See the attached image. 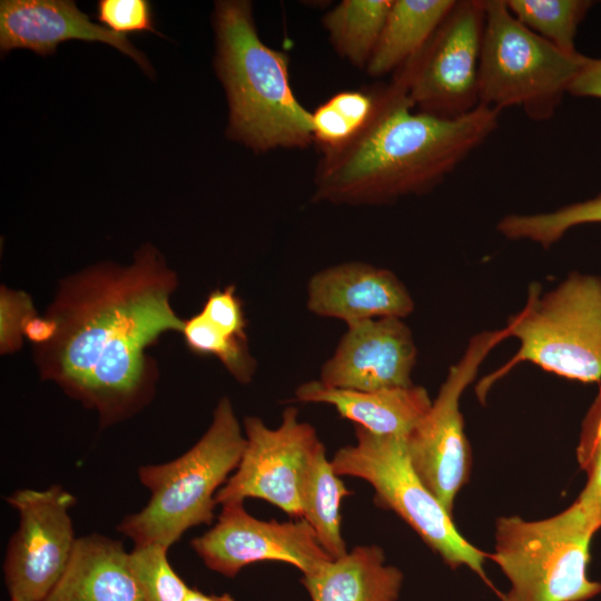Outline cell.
<instances>
[{"instance_id":"6da1fadb","label":"cell","mask_w":601,"mask_h":601,"mask_svg":"<svg viewBox=\"0 0 601 601\" xmlns=\"http://www.w3.org/2000/svg\"><path fill=\"white\" fill-rule=\"evenodd\" d=\"M176 284L150 245L129 266L99 264L61 282L46 315L53 333L37 345L41 378L96 410L101 427L138 413L157 381L147 347L185 325L170 305Z\"/></svg>"},{"instance_id":"7a4b0ae2","label":"cell","mask_w":601,"mask_h":601,"mask_svg":"<svg viewBox=\"0 0 601 601\" xmlns=\"http://www.w3.org/2000/svg\"><path fill=\"white\" fill-rule=\"evenodd\" d=\"M374 95L364 127L345 145L322 151L315 201L382 205L427 193L494 132L501 112L482 105L455 118L418 111L393 79L374 87Z\"/></svg>"},{"instance_id":"3957f363","label":"cell","mask_w":601,"mask_h":601,"mask_svg":"<svg viewBox=\"0 0 601 601\" xmlns=\"http://www.w3.org/2000/svg\"><path fill=\"white\" fill-rule=\"evenodd\" d=\"M213 24L215 69L228 102L227 137L255 152L312 145V111L292 89L289 58L260 39L252 3L216 1Z\"/></svg>"},{"instance_id":"277c9868","label":"cell","mask_w":601,"mask_h":601,"mask_svg":"<svg viewBox=\"0 0 601 601\" xmlns=\"http://www.w3.org/2000/svg\"><path fill=\"white\" fill-rule=\"evenodd\" d=\"M245 434L228 397L218 401L203 436L179 457L138 469L150 491L148 503L118 524L135 545L157 543L170 548L191 528L210 525L216 494L237 469Z\"/></svg>"},{"instance_id":"5b68a950","label":"cell","mask_w":601,"mask_h":601,"mask_svg":"<svg viewBox=\"0 0 601 601\" xmlns=\"http://www.w3.org/2000/svg\"><path fill=\"white\" fill-rule=\"evenodd\" d=\"M601 529L577 501L542 520L500 516L487 553L509 580L501 601H588L601 583L588 575L590 544Z\"/></svg>"},{"instance_id":"8992f818","label":"cell","mask_w":601,"mask_h":601,"mask_svg":"<svg viewBox=\"0 0 601 601\" xmlns=\"http://www.w3.org/2000/svg\"><path fill=\"white\" fill-rule=\"evenodd\" d=\"M505 326L519 349L484 378V388L524 362L568 380L601 383V277L571 273L545 293L532 283L524 307Z\"/></svg>"},{"instance_id":"52a82bcc","label":"cell","mask_w":601,"mask_h":601,"mask_svg":"<svg viewBox=\"0 0 601 601\" xmlns=\"http://www.w3.org/2000/svg\"><path fill=\"white\" fill-rule=\"evenodd\" d=\"M479 102L520 107L535 121L553 117L588 57L568 53L524 27L505 0H484Z\"/></svg>"},{"instance_id":"ba28073f","label":"cell","mask_w":601,"mask_h":601,"mask_svg":"<svg viewBox=\"0 0 601 601\" xmlns=\"http://www.w3.org/2000/svg\"><path fill=\"white\" fill-rule=\"evenodd\" d=\"M356 443L335 452V473L364 480L374 489L377 506L396 513L451 569L466 566L494 590L484 563L487 553L456 529L439 499L413 469L404 437L380 436L355 426Z\"/></svg>"},{"instance_id":"9c48e42d","label":"cell","mask_w":601,"mask_h":601,"mask_svg":"<svg viewBox=\"0 0 601 601\" xmlns=\"http://www.w3.org/2000/svg\"><path fill=\"white\" fill-rule=\"evenodd\" d=\"M509 337L506 326L474 335L462 357L449 370L427 413L404 437L413 469L450 514L472 464L460 398L484 358Z\"/></svg>"},{"instance_id":"30bf717a","label":"cell","mask_w":601,"mask_h":601,"mask_svg":"<svg viewBox=\"0 0 601 601\" xmlns=\"http://www.w3.org/2000/svg\"><path fill=\"white\" fill-rule=\"evenodd\" d=\"M484 26V1H456L424 49L393 75L416 110L455 118L480 105Z\"/></svg>"},{"instance_id":"8fae6325","label":"cell","mask_w":601,"mask_h":601,"mask_svg":"<svg viewBox=\"0 0 601 601\" xmlns=\"http://www.w3.org/2000/svg\"><path fill=\"white\" fill-rule=\"evenodd\" d=\"M6 501L19 513L3 561L10 601H42L63 575L76 546L70 516L76 496L53 484L19 489Z\"/></svg>"},{"instance_id":"7c38bea8","label":"cell","mask_w":601,"mask_h":601,"mask_svg":"<svg viewBox=\"0 0 601 601\" xmlns=\"http://www.w3.org/2000/svg\"><path fill=\"white\" fill-rule=\"evenodd\" d=\"M245 449L235 472L216 494L217 504L259 499L302 519L300 484L307 460L321 441L316 430L286 407L276 428L258 416L244 418Z\"/></svg>"},{"instance_id":"4fadbf2b","label":"cell","mask_w":601,"mask_h":601,"mask_svg":"<svg viewBox=\"0 0 601 601\" xmlns=\"http://www.w3.org/2000/svg\"><path fill=\"white\" fill-rule=\"evenodd\" d=\"M190 545L209 570L226 578L266 561L290 564L304 575L333 560L304 519L259 520L245 510L244 502L223 504L217 523Z\"/></svg>"},{"instance_id":"5bb4252c","label":"cell","mask_w":601,"mask_h":601,"mask_svg":"<svg viewBox=\"0 0 601 601\" xmlns=\"http://www.w3.org/2000/svg\"><path fill=\"white\" fill-rule=\"evenodd\" d=\"M416 355L412 332L402 318L355 323L323 364L318 381L333 388L366 392L412 386Z\"/></svg>"},{"instance_id":"9a60e30c","label":"cell","mask_w":601,"mask_h":601,"mask_svg":"<svg viewBox=\"0 0 601 601\" xmlns=\"http://www.w3.org/2000/svg\"><path fill=\"white\" fill-rule=\"evenodd\" d=\"M306 306L315 315L352 325L383 318H404L414 309L405 285L391 270L351 262L315 273L307 283Z\"/></svg>"},{"instance_id":"2e32d148","label":"cell","mask_w":601,"mask_h":601,"mask_svg":"<svg viewBox=\"0 0 601 601\" xmlns=\"http://www.w3.org/2000/svg\"><path fill=\"white\" fill-rule=\"evenodd\" d=\"M69 40L99 41L132 58L147 73L154 70L124 35L93 23L70 0H2L0 2V49H29L46 56Z\"/></svg>"},{"instance_id":"e0dca14e","label":"cell","mask_w":601,"mask_h":601,"mask_svg":"<svg viewBox=\"0 0 601 601\" xmlns=\"http://www.w3.org/2000/svg\"><path fill=\"white\" fill-rule=\"evenodd\" d=\"M295 397L303 403L332 405L341 417L380 436L405 437L432 405L422 386L351 391L325 386L318 380L300 384Z\"/></svg>"},{"instance_id":"ac0fdd59","label":"cell","mask_w":601,"mask_h":601,"mask_svg":"<svg viewBox=\"0 0 601 601\" xmlns=\"http://www.w3.org/2000/svg\"><path fill=\"white\" fill-rule=\"evenodd\" d=\"M42 601H146L119 540L99 533L77 539L71 560Z\"/></svg>"},{"instance_id":"d6986e66","label":"cell","mask_w":601,"mask_h":601,"mask_svg":"<svg viewBox=\"0 0 601 601\" xmlns=\"http://www.w3.org/2000/svg\"><path fill=\"white\" fill-rule=\"evenodd\" d=\"M403 582L376 544L357 545L300 578L311 601H397Z\"/></svg>"},{"instance_id":"ffe728a7","label":"cell","mask_w":601,"mask_h":601,"mask_svg":"<svg viewBox=\"0 0 601 601\" xmlns=\"http://www.w3.org/2000/svg\"><path fill=\"white\" fill-rule=\"evenodd\" d=\"M455 2L393 0L366 72L371 77L394 75L424 49Z\"/></svg>"},{"instance_id":"44dd1931","label":"cell","mask_w":601,"mask_h":601,"mask_svg":"<svg viewBox=\"0 0 601 601\" xmlns=\"http://www.w3.org/2000/svg\"><path fill=\"white\" fill-rule=\"evenodd\" d=\"M352 492L333 469L319 441L313 449L302 479V519L313 529L318 543L334 560L347 552L341 531V503Z\"/></svg>"},{"instance_id":"7402d4cb","label":"cell","mask_w":601,"mask_h":601,"mask_svg":"<svg viewBox=\"0 0 601 601\" xmlns=\"http://www.w3.org/2000/svg\"><path fill=\"white\" fill-rule=\"evenodd\" d=\"M393 0H344L327 11L323 26L334 50L365 69L377 45Z\"/></svg>"},{"instance_id":"603a6c76","label":"cell","mask_w":601,"mask_h":601,"mask_svg":"<svg viewBox=\"0 0 601 601\" xmlns=\"http://www.w3.org/2000/svg\"><path fill=\"white\" fill-rule=\"evenodd\" d=\"M505 3L524 27L568 53L578 52L575 35L593 6L589 0H505Z\"/></svg>"},{"instance_id":"cb8c5ba5","label":"cell","mask_w":601,"mask_h":601,"mask_svg":"<svg viewBox=\"0 0 601 601\" xmlns=\"http://www.w3.org/2000/svg\"><path fill=\"white\" fill-rule=\"evenodd\" d=\"M592 223H601V194L552 211L508 215L497 223L496 229L508 239H525L548 248L569 229Z\"/></svg>"},{"instance_id":"d4e9b609","label":"cell","mask_w":601,"mask_h":601,"mask_svg":"<svg viewBox=\"0 0 601 601\" xmlns=\"http://www.w3.org/2000/svg\"><path fill=\"white\" fill-rule=\"evenodd\" d=\"M374 106V88L334 93L312 111L314 142L321 151L345 145L367 122Z\"/></svg>"},{"instance_id":"484cf974","label":"cell","mask_w":601,"mask_h":601,"mask_svg":"<svg viewBox=\"0 0 601 601\" xmlns=\"http://www.w3.org/2000/svg\"><path fill=\"white\" fill-rule=\"evenodd\" d=\"M181 333L191 352L217 357L242 384L253 380L256 362L249 354L247 342L224 333L201 312L185 321Z\"/></svg>"},{"instance_id":"4316f807","label":"cell","mask_w":601,"mask_h":601,"mask_svg":"<svg viewBox=\"0 0 601 601\" xmlns=\"http://www.w3.org/2000/svg\"><path fill=\"white\" fill-rule=\"evenodd\" d=\"M169 548L147 543L128 552V565L146 601H185L190 587L170 565Z\"/></svg>"},{"instance_id":"83f0119b","label":"cell","mask_w":601,"mask_h":601,"mask_svg":"<svg viewBox=\"0 0 601 601\" xmlns=\"http://www.w3.org/2000/svg\"><path fill=\"white\" fill-rule=\"evenodd\" d=\"M577 459L587 482L575 501L601 525V383L582 423Z\"/></svg>"},{"instance_id":"f1b7e54d","label":"cell","mask_w":601,"mask_h":601,"mask_svg":"<svg viewBox=\"0 0 601 601\" xmlns=\"http://www.w3.org/2000/svg\"><path fill=\"white\" fill-rule=\"evenodd\" d=\"M97 19L118 35L158 33L154 27L151 4L146 0H100Z\"/></svg>"},{"instance_id":"f546056e","label":"cell","mask_w":601,"mask_h":601,"mask_svg":"<svg viewBox=\"0 0 601 601\" xmlns=\"http://www.w3.org/2000/svg\"><path fill=\"white\" fill-rule=\"evenodd\" d=\"M0 308L1 354L13 353L22 344L26 325L36 316L32 300L24 292L2 286Z\"/></svg>"},{"instance_id":"4dcf8cb0","label":"cell","mask_w":601,"mask_h":601,"mask_svg":"<svg viewBox=\"0 0 601 601\" xmlns=\"http://www.w3.org/2000/svg\"><path fill=\"white\" fill-rule=\"evenodd\" d=\"M201 313L224 333L247 342V322L242 302L235 294V286L213 290L208 295Z\"/></svg>"},{"instance_id":"1f68e13d","label":"cell","mask_w":601,"mask_h":601,"mask_svg":"<svg viewBox=\"0 0 601 601\" xmlns=\"http://www.w3.org/2000/svg\"><path fill=\"white\" fill-rule=\"evenodd\" d=\"M577 97L601 99V59L589 58L572 81L569 92Z\"/></svg>"},{"instance_id":"d6a6232c","label":"cell","mask_w":601,"mask_h":601,"mask_svg":"<svg viewBox=\"0 0 601 601\" xmlns=\"http://www.w3.org/2000/svg\"><path fill=\"white\" fill-rule=\"evenodd\" d=\"M185 601H235L229 593L206 594L196 588H190Z\"/></svg>"}]
</instances>
